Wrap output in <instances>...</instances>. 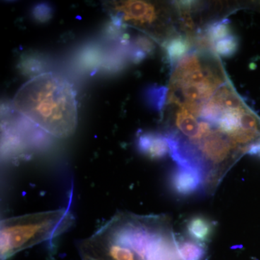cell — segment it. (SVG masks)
<instances>
[{
    "mask_svg": "<svg viewBox=\"0 0 260 260\" xmlns=\"http://www.w3.org/2000/svg\"><path fill=\"white\" fill-rule=\"evenodd\" d=\"M138 150L152 159H161L170 153L169 143L165 135L157 133H146L138 139Z\"/></svg>",
    "mask_w": 260,
    "mask_h": 260,
    "instance_id": "6",
    "label": "cell"
},
{
    "mask_svg": "<svg viewBox=\"0 0 260 260\" xmlns=\"http://www.w3.org/2000/svg\"><path fill=\"white\" fill-rule=\"evenodd\" d=\"M73 222L74 216L70 206L4 219L0 225L1 260L59 237Z\"/></svg>",
    "mask_w": 260,
    "mask_h": 260,
    "instance_id": "2",
    "label": "cell"
},
{
    "mask_svg": "<svg viewBox=\"0 0 260 260\" xmlns=\"http://www.w3.org/2000/svg\"><path fill=\"white\" fill-rule=\"evenodd\" d=\"M214 47L219 55L229 57L237 52L239 47V42L237 38L232 34L215 43Z\"/></svg>",
    "mask_w": 260,
    "mask_h": 260,
    "instance_id": "15",
    "label": "cell"
},
{
    "mask_svg": "<svg viewBox=\"0 0 260 260\" xmlns=\"http://www.w3.org/2000/svg\"><path fill=\"white\" fill-rule=\"evenodd\" d=\"M107 8L116 26H121L125 23H133L138 26L150 25L158 17L154 5L146 2H108Z\"/></svg>",
    "mask_w": 260,
    "mask_h": 260,
    "instance_id": "3",
    "label": "cell"
},
{
    "mask_svg": "<svg viewBox=\"0 0 260 260\" xmlns=\"http://www.w3.org/2000/svg\"><path fill=\"white\" fill-rule=\"evenodd\" d=\"M169 90L164 86H153L147 91V100L157 110H161L166 104Z\"/></svg>",
    "mask_w": 260,
    "mask_h": 260,
    "instance_id": "16",
    "label": "cell"
},
{
    "mask_svg": "<svg viewBox=\"0 0 260 260\" xmlns=\"http://www.w3.org/2000/svg\"><path fill=\"white\" fill-rule=\"evenodd\" d=\"M212 99L218 103L224 109H239L244 108L239 97L234 90L227 86L220 87L214 94Z\"/></svg>",
    "mask_w": 260,
    "mask_h": 260,
    "instance_id": "11",
    "label": "cell"
},
{
    "mask_svg": "<svg viewBox=\"0 0 260 260\" xmlns=\"http://www.w3.org/2000/svg\"><path fill=\"white\" fill-rule=\"evenodd\" d=\"M225 109L211 99L203 106L200 117L210 124H218Z\"/></svg>",
    "mask_w": 260,
    "mask_h": 260,
    "instance_id": "14",
    "label": "cell"
},
{
    "mask_svg": "<svg viewBox=\"0 0 260 260\" xmlns=\"http://www.w3.org/2000/svg\"><path fill=\"white\" fill-rule=\"evenodd\" d=\"M34 17L39 21H46L50 18L51 15V10L50 7L48 5H38L32 11Z\"/></svg>",
    "mask_w": 260,
    "mask_h": 260,
    "instance_id": "18",
    "label": "cell"
},
{
    "mask_svg": "<svg viewBox=\"0 0 260 260\" xmlns=\"http://www.w3.org/2000/svg\"><path fill=\"white\" fill-rule=\"evenodd\" d=\"M213 222L203 215H195L186 223L188 234L197 242L208 241L213 234Z\"/></svg>",
    "mask_w": 260,
    "mask_h": 260,
    "instance_id": "7",
    "label": "cell"
},
{
    "mask_svg": "<svg viewBox=\"0 0 260 260\" xmlns=\"http://www.w3.org/2000/svg\"><path fill=\"white\" fill-rule=\"evenodd\" d=\"M13 106L24 117L55 138H69L76 130V93L68 80L55 73H41L23 84L15 94Z\"/></svg>",
    "mask_w": 260,
    "mask_h": 260,
    "instance_id": "1",
    "label": "cell"
},
{
    "mask_svg": "<svg viewBox=\"0 0 260 260\" xmlns=\"http://www.w3.org/2000/svg\"><path fill=\"white\" fill-rule=\"evenodd\" d=\"M162 260H164V259H162Z\"/></svg>",
    "mask_w": 260,
    "mask_h": 260,
    "instance_id": "19",
    "label": "cell"
},
{
    "mask_svg": "<svg viewBox=\"0 0 260 260\" xmlns=\"http://www.w3.org/2000/svg\"><path fill=\"white\" fill-rule=\"evenodd\" d=\"M191 44L187 38L178 36L172 38L166 44V51L172 64L180 61L190 49Z\"/></svg>",
    "mask_w": 260,
    "mask_h": 260,
    "instance_id": "9",
    "label": "cell"
},
{
    "mask_svg": "<svg viewBox=\"0 0 260 260\" xmlns=\"http://www.w3.org/2000/svg\"><path fill=\"white\" fill-rule=\"evenodd\" d=\"M207 38L212 44L232 35L229 20H222L214 22L207 28Z\"/></svg>",
    "mask_w": 260,
    "mask_h": 260,
    "instance_id": "13",
    "label": "cell"
},
{
    "mask_svg": "<svg viewBox=\"0 0 260 260\" xmlns=\"http://www.w3.org/2000/svg\"><path fill=\"white\" fill-rule=\"evenodd\" d=\"M177 253L182 260H202L204 258L205 250L199 243L192 241H184L178 244Z\"/></svg>",
    "mask_w": 260,
    "mask_h": 260,
    "instance_id": "12",
    "label": "cell"
},
{
    "mask_svg": "<svg viewBox=\"0 0 260 260\" xmlns=\"http://www.w3.org/2000/svg\"><path fill=\"white\" fill-rule=\"evenodd\" d=\"M100 59V54L95 49H90L83 52L82 62L86 68H95Z\"/></svg>",
    "mask_w": 260,
    "mask_h": 260,
    "instance_id": "17",
    "label": "cell"
},
{
    "mask_svg": "<svg viewBox=\"0 0 260 260\" xmlns=\"http://www.w3.org/2000/svg\"><path fill=\"white\" fill-rule=\"evenodd\" d=\"M177 128L185 136L190 138L192 141L198 142L199 140L200 123L198 122L194 116L185 109L181 108L177 112L176 118Z\"/></svg>",
    "mask_w": 260,
    "mask_h": 260,
    "instance_id": "8",
    "label": "cell"
},
{
    "mask_svg": "<svg viewBox=\"0 0 260 260\" xmlns=\"http://www.w3.org/2000/svg\"><path fill=\"white\" fill-rule=\"evenodd\" d=\"M200 143L203 158L214 164L223 162L229 156L231 149L236 146L230 138L225 136L220 130L210 132L209 134L200 139Z\"/></svg>",
    "mask_w": 260,
    "mask_h": 260,
    "instance_id": "5",
    "label": "cell"
},
{
    "mask_svg": "<svg viewBox=\"0 0 260 260\" xmlns=\"http://www.w3.org/2000/svg\"><path fill=\"white\" fill-rule=\"evenodd\" d=\"M205 177L204 173L198 169L177 167L171 174V187L179 196H191L203 189Z\"/></svg>",
    "mask_w": 260,
    "mask_h": 260,
    "instance_id": "4",
    "label": "cell"
},
{
    "mask_svg": "<svg viewBox=\"0 0 260 260\" xmlns=\"http://www.w3.org/2000/svg\"><path fill=\"white\" fill-rule=\"evenodd\" d=\"M244 108L239 109H225L218 121L220 131L224 134L232 135L241 127V115Z\"/></svg>",
    "mask_w": 260,
    "mask_h": 260,
    "instance_id": "10",
    "label": "cell"
}]
</instances>
